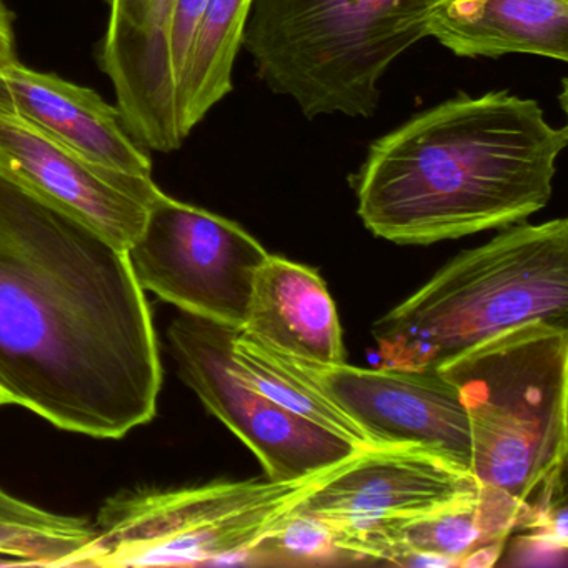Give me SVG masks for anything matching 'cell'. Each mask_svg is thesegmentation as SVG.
Listing matches in <instances>:
<instances>
[{
    "label": "cell",
    "mask_w": 568,
    "mask_h": 568,
    "mask_svg": "<svg viewBox=\"0 0 568 568\" xmlns=\"http://www.w3.org/2000/svg\"><path fill=\"white\" fill-rule=\"evenodd\" d=\"M161 351L128 254L0 178V392L62 430L149 424Z\"/></svg>",
    "instance_id": "cell-1"
},
{
    "label": "cell",
    "mask_w": 568,
    "mask_h": 568,
    "mask_svg": "<svg viewBox=\"0 0 568 568\" xmlns=\"http://www.w3.org/2000/svg\"><path fill=\"white\" fill-rule=\"evenodd\" d=\"M568 129L534 99L458 94L372 142L358 217L385 241L428 245L520 224L550 201Z\"/></svg>",
    "instance_id": "cell-2"
},
{
    "label": "cell",
    "mask_w": 568,
    "mask_h": 568,
    "mask_svg": "<svg viewBox=\"0 0 568 568\" xmlns=\"http://www.w3.org/2000/svg\"><path fill=\"white\" fill-rule=\"evenodd\" d=\"M435 368L464 402L470 471L488 517L514 531L565 495L567 325H520Z\"/></svg>",
    "instance_id": "cell-3"
},
{
    "label": "cell",
    "mask_w": 568,
    "mask_h": 568,
    "mask_svg": "<svg viewBox=\"0 0 568 568\" xmlns=\"http://www.w3.org/2000/svg\"><path fill=\"white\" fill-rule=\"evenodd\" d=\"M568 221L515 224L445 265L372 327L388 367L435 368L531 322L567 325Z\"/></svg>",
    "instance_id": "cell-4"
},
{
    "label": "cell",
    "mask_w": 568,
    "mask_h": 568,
    "mask_svg": "<svg viewBox=\"0 0 568 568\" xmlns=\"http://www.w3.org/2000/svg\"><path fill=\"white\" fill-rule=\"evenodd\" d=\"M430 0H254L242 45L307 119L372 118L390 65L428 38Z\"/></svg>",
    "instance_id": "cell-5"
},
{
    "label": "cell",
    "mask_w": 568,
    "mask_h": 568,
    "mask_svg": "<svg viewBox=\"0 0 568 568\" xmlns=\"http://www.w3.org/2000/svg\"><path fill=\"white\" fill-rule=\"evenodd\" d=\"M332 468L294 481H212L119 491L102 505L95 534L59 567H194L247 560Z\"/></svg>",
    "instance_id": "cell-6"
},
{
    "label": "cell",
    "mask_w": 568,
    "mask_h": 568,
    "mask_svg": "<svg viewBox=\"0 0 568 568\" xmlns=\"http://www.w3.org/2000/svg\"><path fill=\"white\" fill-rule=\"evenodd\" d=\"M125 254L142 291L234 331L244 325L255 274L268 257L241 225L162 191Z\"/></svg>",
    "instance_id": "cell-7"
},
{
    "label": "cell",
    "mask_w": 568,
    "mask_h": 568,
    "mask_svg": "<svg viewBox=\"0 0 568 568\" xmlns=\"http://www.w3.org/2000/svg\"><path fill=\"white\" fill-rule=\"evenodd\" d=\"M234 332L182 312L169 327V342L182 381L254 452L268 480H301L361 450L347 438L291 414L252 387L232 362Z\"/></svg>",
    "instance_id": "cell-8"
},
{
    "label": "cell",
    "mask_w": 568,
    "mask_h": 568,
    "mask_svg": "<svg viewBox=\"0 0 568 568\" xmlns=\"http://www.w3.org/2000/svg\"><path fill=\"white\" fill-rule=\"evenodd\" d=\"M285 361L351 418L371 447H414L470 471L467 412L437 368H358Z\"/></svg>",
    "instance_id": "cell-9"
},
{
    "label": "cell",
    "mask_w": 568,
    "mask_h": 568,
    "mask_svg": "<svg viewBox=\"0 0 568 568\" xmlns=\"http://www.w3.org/2000/svg\"><path fill=\"white\" fill-rule=\"evenodd\" d=\"M0 178L128 252L161 194L152 179L95 164L54 135L0 108Z\"/></svg>",
    "instance_id": "cell-10"
},
{
    "label": "cell",
    "mask_w": 568,
    "mask_h": 568,
    "mask_svg": "<svg viewBox=\"0 0 568 568\" xmlns=\"http://www.w3.org/2000/svg\"><path fill=\"white\" fill-rule=\"evenodd\" d=\"M480 495L471 471L414 447H365L335 465L294 507L331 528L415 517Z\"/></svg>",
    "instance_id": "cell-11"
},
{
    "label": "cell",
    "mask_w": 568,
    "mask_h": 568,
    "mask_svg": "<svg viewBox=\"0 0 568 568\" xmlns=\"http://www.w3.org/2000/svg\"><path fill=\"white\" fill-rule=\"evenodd\" d=\"M102 71L111 79L125 131L158 152L181 148L171 21L175 0H105Z\"/></svg>",
    "instance_id": "cell-12"
},
{
    "label": "cell",
    "mask_w": 568,
    "mask_h": 568,
    "mask_svg": "<svg viewBox=\"0 0 568 568\" xmlns=\"http://www.w3.org/2000/svg\"><path fill=\"white\" fill-rule=\"evenodd\" d=\"M0 108L54 135L102 168L152 179L149 155L125 131L118 109L91 89L14 62L0 69Z\"/></svg>",
    "instance_id": "cell-13"
},
{
    "label": "cell",
    "mask_w": 568,
    "mask_h": 568,
    "mask_svg": "<svg viewBox=\"0 0 568 568\" xmlns=\"http://www.w3.org/2000/svg\"><path fill=\"white\" fill-rule=\"evenodd\" d=\"M242 334L308 364L345 362L341 322L321 275L268 254L255 274Z\"/></svg>",
    "instance_id": "cell-14"
},
{
    "label": "cell",
    "mask_w": 568,
    "mask_h": 568,
    "mask_svg": "<svg viewBox=\"0 0 568 568\" xmlns=\"http://www.w3.org/2000/svg\"><path fill=\"white\" fill-rule=\"evenodd\" d=\"M478 497L415 517L331 528L335 548L342 561L488 567L500 557L507 537L485 517Z\"/></svg>",
    "instance_id": "cell-15"
},
{
    "label": "cell",
    "mask_w": 568,
    "mask_h": 568,
    "mask_svg": "<svg viewBox=\"0 0 568 568\" xmlns=\"http://www.w3.org/2000/svg\"><path fill=\"white\" fill-rule=\"evenodd\" d=\"M428 38L458 58L568 59V0H430Z\"/></svg>",
    "instance_id": "cell-16"
},
{
    "label": "cell",
    "mask_w": 568,
    "mask_h": 568,
    "mask_svg": "<svg viewBox=\"0 0 568 568\" xmlns=\"http://www.w3.org/2000/svg\"><path fill=\"white\" fill-rule=\"evenodd\" d=\"M252 2L207 0L175 91L179 134L184 141L234 88L232 72Z\"/></svg>",
    "instance_id": "cell-17"
},
{
    "label": "cell",
    "mask_w": 568,
    "mask_h": 568,
    "mask_svg": "<svg viewBox=\"0 0 568 568\" xmlns=\"http://www.w3.org/2000/svg\"><path fill=\"white\" fill-rule=\"evenodd\" d=\"M231 357L242 377L267 395L275 404L304 420L312 422L357 447H371L361 428L345 417L321 390L302 377L284 355L252 341L241 331L234 332Z\"/></svg>",
    "instance_id": "cell-18"
},
{
    "label": "cell",
    "mask_w": 568,
    "mask_h": 568,
    "mask_svg": "<svg viewBox=\"0 0 568 568\" xmlns=\"http://www.w3.org/2000/svg\"><path fill=\"white\" fill-rule=\"evenodd\" d=\"M342 561L331 527L292 510L248 554L251 564H322Z\"/></svg>",
    "instance_id": "cell-19"
},
{
    "label": "cell",
    "mask_w": 568,
    "mask_h": 568,
    "mask_svg": "<svg viewBox=\"0 0 568 568\" xmlns=\"http://www.w3.org/2000/svg\"><path fill=\"white\" fill-rule=\"evenodd\" d=\"M205 6L207 0H175L171 21V61L174 69L175 91H178V82L187 62Z\"/></svg>",
    "instance_id": "cell-20"
},
{
    "label": "cell",
    "mask_w": 568,
    "mask_h": 568,
    "mask_svg": "<svg viewBox=\"0 0 568 568\" xmlns=\"http://www.w3.org/2000/svg\"><path fill=\"white\" fill-rule=\"evenodd\" d=\"M18 62L16 55V36L14 24H12V14L6 8L4 2L0 0V69Z\"/></svg>",
    "instance_id": "cell-21"
},
{
    "label": "cell",
    "mask_w": 568,
    "mask_h": 568,
    "mask_svg": "<svg viewBox=\"0 0 568 568\" xmlns=\"http://www.w3.org/2000/svg\"><path fill=\"white\" fill-rule=\"evenodd\" d=\"M12 498L8 491L0 488V537L4 535L8 527L9 518H11Z\"/></svg>",
    "instance_id": "cell-22"
},
{
    "label": "cell",
    "mask_w": 568,
    "mask_h": 568,
    "mask_svg": "<svg viewBox=\"0 0 568 568\" xmlns=\"http://www.w3.org/2000/svg\"><path fill=\"white\" fill-rule=\"evenodd\" d=\"M0 405H11V400L2 392H0Z\"/></svg>",
    "instance_id": "cell-23"
}]
</instances>
